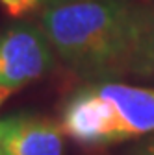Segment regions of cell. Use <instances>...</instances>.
<instances>
[{
    "mask_svg": "<svg viewBox=\"0 0 154 155\" xmlns=\"http://www.w3.org/2000/svg\"><path fill=\"white\" fill-rule=\"evenodd\" d=\"M54 65L41 26L19 22L0 31V85L11 92L43 78Z\"/></svg>",
    "mask_w": 154,
    "mask_h": 155,
    "instance_id": "obj_2",
    "label": "cell"
},
{
    "mask_svg": "<svg viewBox=\"0 0 154 155\" xmlns=\"http://www.w3.org/2000/svg\"><path fill=\"white\" fill-rule=\"evenodd\" d=\"M138 74H139V76H152V78H154V61H152V63H149L147 67H143Z\"/></svg>",
    "mask_w": 154,
    "mask_h": 155,
    "instance_id": "obj_9",
    "label": "cell"
},
{
    "mask_svg": "<svg viewBox=\"0 0 154 155\" xmlns=\"http://www.w3.org/2000/svg\"><path fill=\"white\" fill-rule=\"evenodd\" d=\"M61 129L72 140L84 146L123 142L117 111L93 83L78 89L67 100L61 114Z\"/></svg>",
    "mask_w": 154,
    "mask_h": 155,
    "instance_id": "obj_3",
    "label": "cell"
},
{
    "mask_svg": "<svg viewBox=\"0 0 154 155\" xmlns=\"http://www.w3.org/2000/svg\"><path fill=\"white\" fill-rule=\"evenodd\" d=\"M63 2H71V0H41V4H43L45 8H48V6H56V4H63Z\"/></svg>",
    "mask_w": 154,
    "mask_h": 155,
    "instance_id": "obj_11",
    "label": "cell"
},
{
    "mask_svg": "<svg viewBox=\"0 0 154 155\" xmlns=\"http://www.w3.org/2000/svg\"><path fill=\"white\" fill-rule=\"evenodd\" d=\"M93 85L117 111L123 140L154 133V89L108 80Z\"/></svg>",
    "mask_w": 154,
    "mask_h": 155,
    "instance_id": "obj_5",
    "label": "cell"
},
{
    "mask_svg": "<svg viewBox=\"0 0 154 155\" xmlns=\"http://www.w3.org/2000/svg\"><path fill=\"white\" fill-rule=\"evenodd\" d=\"M0 155H63V129L35 114L0 120Z\"/></svg>",
    "mask_w": 154,
    "mask_h": 155,
    "instance_id": "obj_4",
    "label": "cell"
},
{
    "mask_svg": "<svg viewBox=\"0 0 154 155\" xmlns=\"http://www.w3.org/2000/svg\"><path fill=\"white\" fill-rule=\"evenodd\" d=\"M154 61V6L141 9V37L132 72L138 74L143 67Z\"/></svg>",
    "mask_w": 154,
    "mask_h": 155,
    "instance_id": "obj_6",
    "label": "cell"
},
{
    "mask_svg": "<svg viewBox=\"0 0 154 155\" xmlns=\"http://www.w3.org/2000/svg\"><path fill=\"white\" fill-rule=\"evenodd\" d=\"M132 155H154V135L149 137L147 140L139 142L136 148H134Z\"/></svg>",
    "mask_w": 154,
    "mask_h": 155,
    "instance_id": "obj_8",
    "label": "cell"
},
{
    "mask_svg": "<svg viewBox=\"0 0 154 155\" xmlns=\"http://www.w3.org/2000/svg\"><path fill=\"white\" fill-rule=\"evenodd\" d=\"M9 94H11V91H9V89H6V87L0 85V105H2V104L6 102V98H8Z\"/></svg>",
    "mask_w": 154,
    "mask_h": 155,
    "instance_id": "obj_10",
    "label": "cell"
},
{
    "mask_svg": "<svg viewBox=\"0 0 154 155\" xmlns=\"http://www.w3.org/2000/svg\"><path fill=\"white\" fill-rule=\"evenodd\" d=\"M132 0H71L45 8L41 30L60 59L86 80L132 72L141 37Z\"/></svg>",
    "mask_w": 154,
    "mask_h": 155,
    "instance_id": "obj_1",
    "label": "cell"
},
{
    "mask_svg": "<svg viewBox=\"0 0 154 155\" xmlns=\"http://www.w3.org/2000/svg\"><path fill=\"white\" fill-rule=\"evenodd\" d=\"M0 4L11 17H23L43 6L41 0H0Z\"/></svg>",
    "mask_w": 154,
    "mask_h": 155,
    "instance_id": "obj_7",
    "label": "cell"
}]
</instances>
